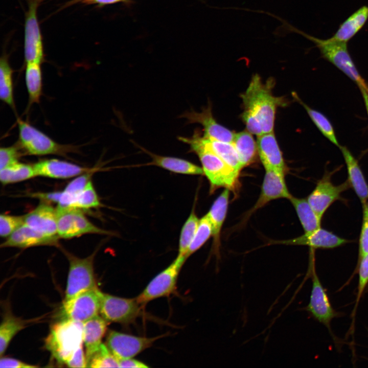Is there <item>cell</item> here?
<instances>
[{
	"label": "cell",
	"instance_id": "obj_16",
	"mask_svg": "<svg viewBox=\"0 0 368 368\" xmlns=\"http://www.w3.org/2000/svg\"><path fill=\"white\" fill-rule=\"evenodd\" d=\"M212 105L209 103L200 112L194 110L186 111L179 117L185 118L188 124L197 123L203 127L204 135L223 142L232 143L235 133L217 122L212 113Z\"/></svg>",
	"mask_w": 368,
	"mask_h": 368
},
{
	"label": "cell",
	"instance_id": "obj_20",
	"mask_svg": "<svg viewBox=\"0 0 368 368\" xmlns=\"http://www.w3.org/2000/svg\"><path fill=\"white\" fill-rule=\"evenodd\" d=\"M24 223L45 235L58 236L56 209L45 202L24 215Z\"/></svg>",
	"mask_w": 368,
	"mask_h": 368
},
{
	"label": "cell",
	"instance_id": "obj_38",
	"mask_svg": "<svg viewBox=\"0 0 368 368\" xmlns=\"http://www.w3.org/2000/svg\"><path fill=\"white\" fill-rule=\"evenodd\" d=\"M119 367L118 359L109 350L106 344L102 343L100 348L91 357L87 367Z\"/></svg>",
	"mask_w": 368,
	"mask_h": 368
},
{
	"label": "cell",
	"instance_id": "obj_28",
	"mask_svg": "<svg viewBox=\"0 0 368 368\" xmlns=\"http://www.w3.org/2000/svg\"><path fill=\"white\" fill-rule=\"evenodd\" d=\"M293 206L304 233H309L320 227L321 219L312 209L306 198L293 196L289 199Z\"/></svg>",
	"mask_w": 368,
	"mask_h": 368
},
{
	"label": "cell",
	"instance_id": "obj_21",
	"mask_svg": "<svg viewBox=\"0 0 368 368\" xmlns=\"http://www.w3.org/2000/svg\"><path fill=\"white\" fill-rule=\"evenodd\" d=\"M257 144L258 154L264 168L269 167L286 172L287 167L283 154L273 132L258 136Z\"/></svg>",
	"mask_w": 368,
	"mask_h": 368
},
{
	"label": "cell",
	"instance_id": "obj_26",
	"mask_svg": "<svg viewBox=\"0 0 368 368\" xmlns=\"http://www.w3.org/2000/svg\"><path fill=\"white\" fill-rule=\"evenodd\" d=\"M152 158L149 164L154 165L171 172L187 175H202V168L194 163L180 158L172 156L159 155L152 153L144 148L140 147Z\"/></svg>",
	"mask_w": 368,
	"mask_h": 368
},
{
	"label": "cell",
	"instance_id": "obj_24",
	"mask_svg": "<svg viewBox=\"0 0 368 368\" xmlns=\"http://www.w3.org/2000/svg\"><path fill=\"white\" fill-rule=\"evenodd\" d=\"M108 322L101 315L95 316L83 323V339L85 347L87 363L102 344Z\"/></svg>",
	"mask_w": 368,
	"mask_h": 368
},
{
	"label": "cell",
	"instance_id": "obj_8",
	"mask_svg": "<svg viewBox=\"0 0 368 368\" xmlns=\"http://www.w3.org/2000/svg\"><path fill=\"white\" fill-rule=\"evenodd\" d=\"M56 209L57 234L59 238L70 239L86 234H111L110 232L91 223L81 209L59 205Z\"/></svg>",
	"mask_w": 368,
	"mask_h": 368
},
{
	"label": "cell",
	"instance_id": "obj_17",
	"mask_svg": "<svg viewBox=\"0 0 368 368\" xmlns=\"http://www.w3.org/2000/svg\"><path fill=\"white\" fill-rule=\"evenodd\" d=\"M349 242L333 233L320 227L309 233H304L299 237L281 241H271L269 244L306 245L311 249H331L342 246Z\"/></svg>",
	"mask_w": 368,
	"mask_h": 368
},
{
	"label": "cell",
	"instance_id": "obj_4",
	"mask_svg": "<svg viewBox=\"0 0 368 368\" xmlns=\"http://www.w3.org/2000/svg\"><path fill=\"white\" fill-rule=\"evenodd\" d=\"M291 32L297 33L313 42L320 52L322 58L341 71L360 88H368V85L358 72L348 50V43L335 42L329 38L320 39L297 29L287 22Z\"/></svg>",
	"mask_w": 368,
	"mask_h": 368
},
{
	"label": "cell",
	"instance_id": "obj_47",
	"mask_svg": "<svg viewBox=\"0 0 368 368\" xmlns=\"http://www.w3.org/2000/svg\"><path fill=\"white\" fill-rule=\"evenodd\" d=\"M366 89H367L363 88H360V91L361 93V94L362 95V97H363V99L364 100V102L365 106V108H366V111L367 116H368V98H367V93L366 91Z\"/></svg>",
	"mask_w": 368,
	"mask_h": 368
},
{
	"label": "cell",
	"instance_id": "obj_9",
	"mask_svg": "<svg viewBox=\"0 0 368 368\" xmlns=\"http://www.w3.org/2000/svg\"><path fill=\"white\" fill-rule=\"evenodd\" d=\"M185 261L183 259L176 257L170 265L154 277L136 297L137 302L144 307L155 299L175 293L179 273Z\"/></svg>",
	"mask_w": 368,
	"mask_h": 368
},
{
	"label": "cell",
	"instance_id": "obj_30",
	"mask_svg": "<svg viewBox=\"0 0 368 368\" xmlns=\"http://www.w3.org/2000/svg\"><path fill=\"white\" fill-rule=\"evenodd\" d=\"M28 323L25 320L15 316L7 312L3 316L0 326V356L5 353L10 341Z\"/></svg>",
	"mask_w": 368,
	"mask_h": 368
},
{
	"label": "cell",
	"instance_id": "obj_44",
	"mask_svg": "<svg viewBox=\"0 0 368 368\" xmlns=\"http://www.w3.org/2000/svg\"><path fill=\"white\" fill-rule=\"evenodd\" d=\"M65 365L70 367H87L85 354L83 351V346L81 347L66 363Z\"/></svg>",
	"mask_w": 368,
	"mask_h": 368
},
{
	"label": "cell",
	"instance_id": "obj_15",
	"mask_svg": "<svg viewBox=\"0 0 368 368\" xmlns=\"http://www.w3.org/2000/svg\"><path fill=\"white\" fill-rule=\"evenodd\" d=\"M36 1L29 4L25 26V58L27 63L40 64L43 59L41 35L37 18Z\"/></svg>",
	"mask_w": 368,
	"mask_h": 368
},
{
	"label": "cell",
	"instance_id": "obj_6",
	"mask_svg": "<svg viewBox=\"0 0 368 368\" xmlns=\"http://www.w3.org/2000/svg\"><path fill=\"white\" fill-rule=\"evenodd\" d=\"M63 251L69 262L64 300L97 287L94 268L95 252L86 258H80L65 250Z\"/></svg>",
	"mask_w": 368,
	"mask_h": 368
},
{
	"label": "cell",
	"instance_id": "obj_40",
	"mask_svg": "<svg viewBox=\"0 0 368 368\" xmlns=\"http://www.w3.org/2000/svg\"><path fill=\"white\" fill-rule=\"evenodd\" d=\"M355 271L358 273V282L353 316L356 312L359 302L368 284V254L358 260Z\"/></svg>",
	"mask_w": 368,
	"mask_h": 368
},
{
	"label": "cell",
	"instance_id": "obj_19",
	"mask_svg": "<svg viewBox=\"0 0 368 368\" xmlns=\"http://www.w3.org/2000/svg\"><path fill=\"white\" fill-rule=\"evenodd\" d=\"M33 166L36 176L58 179L71 178L95 170L57 159L40 160Z\"/></svg>",
	"mask_w": 368,
	"mask_h": 368
},
{
	"label": "cell",
	"instance_id": "obj_43",
	"mask_svg": "<svg viewBox=\"0 0 368 368\" xmlns=\"http://www.w3.org/2000/svg\"><path fill=\"white\" fill-rule=\"evenodd\" d=\"M362 223L359 240L358 259L368 254V207L367 203L362 205Z\"/></svg>",
	"mask_w": 368,
	"mask_h": 368
},
{
	"label": "cell",
	"instance_id": "obj_45",
	"mask_svg": "<svg viewBox=\"0 0 368 368\" xmlns=\"http://www.w3.org/2000/svg\"><path fill=\"white\" fill-rule=\"evenodd\" d=\"M37 366L32 365L17 359L2 356L0 359V367L1 368H31Z\"/></svg>",
	"mask_w": 368,
	"mask_h": 368
},
{
	"label": "cell",
	"instance_id": "obj_1",
	"mask_svg": "<svg viewBox=\"0 0 368 368\" xmlns=\"http://www.w3.org/2000/svg\"><path fill=\"white\" fill-rule=\"evenodd\" d=\"M274 83L272 78L264 83L258 74H255L241 95L244 108L241 117L247 130L252 134L259 136L273 132L277 109L286 105L283 97L273 95Z\"/></svg>",
	"mask_w": 368,
	"mask_h": 368
},
{
	"label": "cell",
	"instance_id": "obj_39",
	"mask_svg": "<svg viewBox=\"0 0 368 368\" xmlns=\"http://www.w3.org/2000/svg\"><path fill=\"white\" fill-rule=\"evenodd\" d=\"M101 206L98 196L90 180L84 190L77 196L70 207L81 210L97 208Z\"/></svg>",
	"mask_w": 368,
	"mask_h": 368
},
{
	"label": "cell",
	"instance_id": "obj_13",
	"mask_svg": "<svg viewBox=\"0 0 368 368\" xmlns=\"http://www.w3.org/2000/svg\"><path fill=\"white\" fill-rule=\"evenodd\" d=\"M164 335L146 337L110 330L107 335L106 345L119 360L133 358Z\"/></svg>",
	"mask_w": 368,
	"mask_h": 368
},
{
	"label": "cell",
	"instance_id": "obj_18",
	"mask_svg": "<svg viewBox=\"0 0 368 368\" xmlns=\"http://www.w3.org/2000/svg\"><path fill=\"white\" fill-rule=\"evenodd\" d=\"M58 236L45 235L24 223L3 242L1 247L27 248L37 246H59Z\"/></svg>",
	"mask_w": 368,
	"mask_h": 368
},
{
	"label": "cell",
	"instance_id": "obj_36",
	"mask_svg": "<svg viewBox=\"0 0 368 368\" xmlns=\"http://www.w3.org/2000/svg\"><path fill=\"white\" fill-rule=\"evenodd\" d=\"M199 222V219L193 208L181 228L177 258L184 259L186 261V255L195 236Z\"/></svg>",
	"mask_w": 368,
	"mask_h": 368
},
{
	"label": "cell",
	"instance_id": "obj_49",
	"mask_svg": "<svg viewBox=\"0 0 368 368\" xmlns=\"http://www.w3.org/2000/svg\"><path fill=\"white\" fill-rule=\"evenodd\" d=\"M366 93H367V98H368V89H367L366 90Z\"/></svg>",
	"mask_w": 368,
	"mask_h": 368
},
{
	"label": "cell",
	"instance_id": "obj_48",
	"mask_svg": "<svg viewBox=\"0 0 368 368\" xmlns=\"http://www.w3.org/2000/svg\"><path fill=\"white\" fill-rule=\"evenodd\" d=\"M100 5L112 4L124 0H92Z\"/></svg>",
	"mask_w": 368,
	"mask_h": 368
},
{
	"label": "cell",
	"instance_id": "obj_33",
	"mask_svg": "<svg viewBox=\"0 0 368 368\" xmlns=\"http://www.w3.org/2000/svg\"><path fill=\"white\" fill-rule=\"evenodd\" d=\"M0 98L2 101L15 109L13 70L7 58L5 56H2L0 60Z\"/></svg>",
	"mask_w": 368,
	"mask_h": 368
},
{
	"label": "cell",
	"instance_id": "obj_46",
	"mask_svg": "<svg viewBox=\"0 0 368 368\" xmlns=\"http://www.w3.org/2000/svg\"><path fill=\"white\" fill-rule=\"evenodd\" d=\"M119 361V367L144 368L149 367L145 363L134 359L133 358L121 359Z\"/></svg>",
	"mask_w": 368,
	"mask_h": 368
},
{
	"label": "cell",
	"instance_id": "obj_7",
	"mask_svg": "<svg viewBox=\"0 0 368 368\" xmlns=\"http://www.w3.org/2000/svg\"><path fill=\"white\" fill-rule=\"evenodd\" d=\"M99 295L100 314L108 323L131 324L142 313L143 306L137 302L136 297H121L101 290Z\"/></svg>",
	"mask_w": 368,
	"mask_h": 368
},
{
	"label": "cell",
	"instance_id": "obj_41",
	"mask_svg": "<svg viewBox=\"0 0 368 368\" xmlns=\"http://www.w3.org/2000/svg\"><path fill=\"white\" fill-rule=\"evenodd\" d=\"M24 223V216H17L7 214L0 215V235L8 237Z\"/></svg>",
	"mask_w": 368,
	"mask_h": 368
},
{
	"label": "cell",
	"instance_id": "obj_27",
	"mask_svg": "<svg viewBox=\"0 0 368 368\" xmlns=\"http://www.w3.org/2000/svg\"><path fill=\"white\" fill-rule=\"evenodd\" d=\"M248 131L235 133L232 142L239 156L242 168L254 163L258 154L257 142Z\"/></svg>",
	"mask_w": 368,
	"mask_h": 368
},
{
	"label": "cell",
	"instance_id": "obj_10",
	"mask_svg": "<svg viewBox=\"0 0 368 368\" xmlns=\"http://www.w3.org/2000/svg\"><path fill=\"white\" fill-rule=\"evenodd\" d=\"M100 290L97 287L64 300L59 311L60 319H71L83 323L99 315Z\"/></svg>",
	"mask_w": 368,
	"mask_h": 368
},
{
	"label": "cell",
	"instance_id": "obj_31",
	"mask_svg": "<svg viewBox=\"0 0 368 368\" xmlns=\"http://www.w3.org/2000/svg\"><path fill=\"white\" fill-rule=\"evenodd\" d=\"M40 64L27 63L25 81L29 96V106L38 103L42 95V78Z\"/></svg>",
	"mask_w": 368,
	"mask_h": 368
},
{
	"label": "cell",
	"instance_id": "obj_34",
	"mask_svg": "<svg viewBox=\"0 0 368 368\" xmlns=\"http://www.w3.org/2000/svg\"><path fill=\"white\" fill-rule=\"evenodd\" d=\"M95 170L81 174L70 181L64 190L60 191L58 205L70 207L77 196L84 190Z\"/></svg>",
	"mask_w": 368,
	"mask_h": 368
},
{
	"label": "cell",
	"instance_id": "obj_50",
	"mask_svg": "<svg viewBox=\"0 0 368 368\" xmlns=\"http://www.w3.org/2000/svg\"><path fill=\"white\" fill-rule=\"evenodd\" d=\"M367 207H368V201H367Z\"/></svg>",
	"mask_w": 368,
	"mask_h": 368
},
{
	"label": "cell",
	"instance_id": "obj_22",
	"mask_svg": "<svg viewBox=\"0 0 368 368\" xmlns=\"http://www.w3.org/2000/svg\"><path fill=\"white\" fill-rule=\"evenodd\" d=\"M344 158L348 172V179L362 205L367 202L368 185L358 160L346 146L339 147Z\"/></svg>",
	"mask_w": 368,
	"mask_h": 368
},
{
	"label": "cell",
	"instance_id": "obj_3",
	"mask_svg": "<svg viewBox=\"0 0 368 368\" xmlns=\"http://www.w3.org/2000/svg\"><path fill=\"white\" fill-rule=\"evenodd\" d=\"M83 344V323L59 319L50 328L44 347L59 364H65Z\"/></svg>",
	"mask_w": 368,
	"mask_h": 368
},
{
	"label": "cell",
	"instance_id": "obj_25",
	"mask_svg": "<svg viewBox=\"0 0 368 368\" xmlns=\"http://www.w3.org/2000/svg\"><path fill=\"white\" fill-rule=\"evenodd\" d=\"M368 20V6H362L349 16L339 26L331 40L348 43L364 26Z\"/></svg>",
	"mask_w": 368,
	"mask_h": 368
},
{
	"label": "cell",
	"instance_id": "obj_37",
	"mask_svg": "<svg viewBox=\"0 0 368 368\" xmlns=\"http://www.w3.org/2000/svg\"><path fill=\"white\" fill-rule=\"evenodd\" d=\"M213 234L212 223L206 214L199 219L196 233L186 255V259L201 248L210 237L213 236Z\"/></svg>",
	"mask_w": 368,
	"mask_h": 368
},
{
	"label": "cell",
	"instance_id": "obj_42",
	"mask_svg": "<svg viewBox=\"0 0 368 368\" xmlns=\"http://www.w3.org/2000/svg\"><path fill=\"white\" fill-rule=\"evenodd\" d=\"M20 147L16 145L0 149V170L12 166L18 162L22 154Z\"/></svg>",
	"mask_w": 368,
	"mask_h": 368
},
{
	"label": "cell",
	"instance_id": "obj_14",
	"mask_svg": "<svg viewBox=\"0 0 368 368\" xmlns=\"http://www.w3.org/2000/svg\"><path fill=\"white\" fill-rule=\"evenodd\" d=\"M264 168L265 173L261 193L254 206L247 213L248 216L272 200L279 198L289 199L292 196L285 180L286 172L269 167Z\"/></svg>",
	"mask_w": 368,
	"mask_h": 368
},
{
	"label": "cell",
	"instance_id": "obj_23",
	"mask_svg": "<svg viewBox=\"0 0 368 368\" xmlns=\"http://www.w3.org/2000/svg\"><path fill=\"white\" fill-rule=\"evenodd\" d=\"M229 191L227 189H225L214 201L206 214L212 223L213 229L212 251L217 259L219 258L220 255V233L227 214Z\"/></svg>",
	"mask_w": 368,
	"mask_h": 368
},
{
	"label": "cell",
	"instance_id": "obj_51",
	"mask_svg": "<svg viewBox=\"0 0 368 368\" xmlns=\"http://www.w3.org/2000/svg\"></svg>",
	"mask_w": 368,
	"mask_h": 368
},
{
	"label": "cell",
	"instance_id": "obj_11",
	"mask_svg": "<svg viewBox=\"0 0 368 368\" xmlns=\"http://www.w3.org/2000/svg\"><path fill=\"white\" fill-rule=\"evenodd\" d=\"M310 254L309 269L312 285L306 310L315 319L326 326L331 332V322L338 315V313L333 309L326 291L316 273L314 251H311Z\"/></svg>",
	"mask_w": 368,
	"mask_h": 368
},
{
	"label": "cell",
	"instance_id": "obj_12",
	"mask_svg": "<svg viewBox=\"0 0 368 368\" xmlns=\"http://www.w3.org/2000/svg\"><path fill=\"white\" fill-rule=\"evenodd\" d=\"M332 172H326L321 179L318 180L314 190L306 198L309 204L322 219L328 210L335 201L342 200V192L351 188L348 180L339 185H334L331 180Z\"/></svg>",
	"mask_w": 368,
	"mask_h": 368
},
{
	"label": "cell",
	"instance_id": "obj_5",
	"mask_svg": "<svg viewBox=\"0 0 368 368\" xmlns=\"http://www.w3.org/2000/svg\"><path fill=\"white\" fill-rule=\"evenodd\" d=\"M18 143L22 152L32 155L56 154L66 156L68 153H78V147L56 142L28 123L18 119Z\"/></svg>",
	"mask_w": 368,
	"mask_h": 368
},
{
	"label": "cell",
	"instance_id": "obj_32",
	"mask_svg": "<svg viewBox=\"0 0 368 368\" xmlns=\"http://www.w3.org/2000/svg\"><path fill=\"white\" fill-rule=\"evenodd\" d=\"M294 98L305 108L308 116L321 134L333 144L339 147L333 127L328 119L322 113L306 104L295 93H292Z\"/></svg>",
	"mask_w": 368,
	"mask_h": 368
},
{
	"label": "cell",
	"instance_id": "obj_29",
	"mask_svg": "<svg viewBox=\"0 0 368 368\" xmlns=\"http://www.w3.org/2000/svg\"><path fill=\"white\" fill-rule=\"evenodd\" d=\"M203 138L208 148L239 174L242 168L233 143L214 140L205 136L204 134Z\"/></svg>",
	"mask_w": 368,
	"mask_h": 368
},
{
	"label": "cell",
	"instance_id": "obj_2",
	"mask_svg": "<svg viewBox=\"0 0 368 368\" xmlns=\"http://www.w3.org/2000/svg\"><path fill=\"white\" fill-rule=\"evenodd\" d=\"M178 139L188 144L190 151L199 157L203 174L210 183V193L220 188L235 191L238 185L239 173L227 165L206 145L203 134L198 129L190 137L179 136Z\"/></svg>",
	"mask_w": 368,
	"mask_h": 368
},
{
	"label": "cell",
	"instance_id": "obj_35",
	"mask_svg": "<svg viewBox=\"0 0 368 368\" xmlns=\"http://www.w3.org/2000/svg\"><path fill=\"white\" fill-rule=\"evenodd\" d=\"M36 176L33 165L18 162L0 170V180L3 185L26 180Z\"/></svg>",
	"mask_w": 368,
	"mask_h": 368
}]
</instances>
